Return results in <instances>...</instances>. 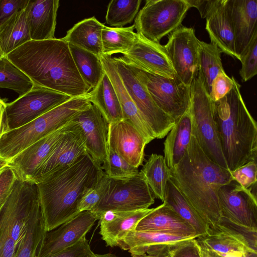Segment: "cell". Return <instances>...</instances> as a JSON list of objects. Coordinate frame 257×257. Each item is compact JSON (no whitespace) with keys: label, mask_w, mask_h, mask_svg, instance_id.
<instances>
[{"label":"cell","mask_w":257,"mask_h":257,"mask_svg":"<svg viewBox=\"0 0 257 257\" xmlns=\"http://www.w3.org/2000/svg\"><path fill=\"white\" fill-rule=\"evenodd\" d=\"M38 257V256H37Z\"/></svg>","instance_id":"e7e4bbea"},{"label":"cell","mask_w":257,"mask_h":257,"mask_svg":"<svg viewBox=\"0 0 257 257\" xmlns=\"http://www.w3.org/2000/svg\"><path fill=\"white\" fill-rule=\"evenodd\" d=\"M103 26L95 17L85 19L75 24L62 39L69 44L100 58L103 55L101 33Z\"/></svg>","instance_id":"f1b7e54d"},{"label":"cell","mask_w":257,"mask_h":257,"mask_svg":"<svg viewBox=\"0 0 257 257\" xmlns=\"http://www.w3.org/2000/svg\"><path fill=\"white\" fill-rule=\"evenodd\" d=\"M103 174L101 165L87 153L72 165L36 182L46 231L79 213L82 196L96 185Z\"/></svg>","instance_id":"3957f363"},{"label":"cell","mask_w":257,"mask_h":257,"mask_svg":"<svg viewBox=\"0 0 257 257\" xmlns=\"http://www.w3.org/2000/svg\"><path fill=\"white\" fill-rule=\"evenodd\" d=\"M205 19V29L210 42L214 43L222 52L236 58L228 0H215Z\"/></svg>","instance_id":"7402d4cb"},{"label":"cell","mask_w":257,"mask_h":257,"mask_svg":"<svg viewBox=\"0 0 257 257\" xmlns=\"http://www.w3.org/2000/svg\"><path fill=\"white\" fill-rule=\"evenodd\" d=\"M154 196L141 172L124 178H111L97 206L91 212L98 217L108 210L135 211L154 204Z\"/></svg>","instance_id":"9c48e42d"},{"label":"cell","mask_w":257,"mask_h":257,"mask_svg":"<svg viewBox=\"0 0 257 257\" xmlns=\"http://www.w3.org/2000/svg\"><path fill=\"white\" fill-rule=\"evenodd\" d=\"M164 202L191 226L198 237L207 233L208 228L205 222L170 178Z\"/></svg>","instance_id":"1f68e13d"},{"label":"cell","mask_w":257,"mask_h":257,"mask_svg":"<svg viewBox=\"0 0 257 257\" xmlns=\"http://www.w3.org/2000/svg\"><path fill=\"white\" fill-rule=\"evenodd\" d=\"M190 8L186 0H147L133 25L140 36L160 43L182 25Z\"/></svg>","instance_id":"ba28073f"},{"label":"cell","mask_w":257,"mask_h":257,"mask_svg":"<svg viewBox=\"0 0 257 257\" xmlns=\"http://www.w3.org/2000/svg\"><path fill=\"white\" fill-rule=\"evenodd\" d=\"M108 146L131 165L143 164L148 142L133 125L122 119L108 124Z\"/></svg>","instance_id":"ffe728a7"},{"label":"cell","mask_w":257,"mask_h":257,"mask_svg":"<svg viewBox=\"0 0 257 257\" xmlns=\"http://www.w3.org/2000/svg\"><path fill=\"white\" fill-rule=\"evenodd\" d=\"M198 42L193 28L181 25L164 45L177 77L189 86L198 71Z\"/></svg>","instance_id":"4fadbf2b"},{"label":"cell","mask_w":257,"mask_h":257,"mask_svg":"<svg viewBox=\"0 0 257 257\" xmlns=\"http://www.w3.org/2000/svg\"><path fill=\"white\" fill-rule=\"evenodd\" d=\"M5 56L0 46V58Z\"/></svg>","instance_id":"94428289"},{"label":"cell","mask_w":257,"mask_h":257,"mask_svg":"<svg viewBox=\"0 0 257 257\" xmlns=\"http://www.w3.org/2000/svg\"><path fill=\"white\" fill-rule=\"evenodd\" d=\"M198 43V76L209 94L213 80L219 72L224 71L220 57L222 52L213 42L199 40Z\"/></svg>","instance_id":"d6a6232c"},{"label":"cell","mask_w":257,"mask_h":257,"mask_svg":"<svg viewBox=\"0 0 257 257\" xmlns=\"http://www.w3.org/2000/svg\"><path fill=\"white\" fill-rule=\"evenodd\" d=\"M190 8H196L202 18H206L215 0H186Z\"/></svg>","instance_id":"816d5d0a"},{"label":"cell","mask_w":257,"mask_h":257,"mask_svg":"<svg viewBox=\"0 0 257 257\" xmlns=\"http://www.w3.org/2000/svg\"><path fill=\"white\" fill-rule=\"evenodd\" d=\"M243 257H257V253L246 252L243 254Z\"/></svg>","instance_id":"6f0895ef"},{"label":"cell","mask_w":257,"mask_h":257,"mask_svg":"<svg viewBox=\"0 0 257 257\" xmlns=\"http://www.w3.org/2000/svg\"><path fill=\"white\" fill-rule=\"evenodd\" d=\"M234 35L235 52L240 60L257 34V0H228Z\"/></svg>","instance_id":"44dd1931"},{"label":"cell","mask_w":257,"mask_h":257,"mask_svg":"<svg viewBox=\"0 0 257 257\" xmlns=\"http://www.w3.org/2000/svg\"><path fill=\"white\" fill-rule=\"evenodd\" d=\"M242 257H243V255H242Z\"/></svg>","instance_id":"be15d7a7"},{"label":"cell","mask_w":257,"mask_h":257,"mask_svg":"<svg viewBox=\"0 0 257 257\" xmlns=\"http://www.w3.org/2000/svg\"><path fill=\"white\" fill-rule=\"evenodd\" d=\"M71 98L65 94L34 85L29 92L6 103V132L28 123Z\"/></svg>","instance_id":"8fae6325"},{"label":"cell","mask_w":257,"mask_h":257,"mask_svg":"<svg viewBox=\"0 0 257 257\" xmlns=\"http://www.w3.org/2000/svg\"><path fill=\"white\" fill-rule=\"evenodd\" d=\"M96 257H118L114 254L111 253H105L102 254H96Z\"/></svg>","instance_id":"680465c9"},{"label":"cell","mask_w":257,"mask_h":257,"mask_svg":"<svg viewBox=\"0 0 257 257\" xmlns=\"http://www.w3.org/2000/svg\"><path fill=\"white\" fill-rule=\"evenodd\" d=\"M89 98L91 103L98 108L108 123L123 119L117 95L105 72L97 86L89 92Z\"/></svg>","instance_id":"f546056e"},{"label":"cell","mask_w":257,"mask_h":257,"mask_svg":"<svg viewBox=\"0 0 257 257\" xmlns=\"http://www.w3.org/2000/svg\"><path fill=\"white\" fill-rule=\"evenodd\" d=\"M153 208L135 211L108 210L99 217V234L106 246H117L119 241L129 231L136 230V227Z\"/></svg>","instance_id":"603a6c76"},{"label":"cell","mask_w":257,"mask_h":257,"mask_svg":"<svg viewBox=\"0 0 257 257\" xmlns=\"http://www.w3.org/2000/svg\"><path fill=\"white\" fill-rule=\"evenodd\" d=\"M192 137V115L190 106L175 121L164 143V159L170 169L182 159L188 148Z\"/></svg>","instance_id":"4316f807"},{"label":"cell","mask_w":257,"mask_h":257,"mask_svg":"<svg viewBox=\"0 0 257 257\" xmlns=\"http://www.w3.org/2000/svg\"><path fill=\"white\" fill-rule=\"evenodd\" d=\"M26 8L0 27V46L5 56L31 40Z\"/></svg>","instance_id":"4dcf8cb0"},{"label":"cell","mask_w":257,"mask_h":257,"mask_svg":"<svg viewBox=\"0 0 257 257\" xmlns=\"http://www.w3.org/2000/svg\"><path fill=\"white\" fill-rule=\"evenodd\" d=\"M135 257H157V256H151V255H148V254H144L143 255H140V256H135ZM165 257H170V256L169 255H168L167 256H165Z\"/></svg>","instance_id":"91938a15"},{"label":"cell","mask_w":257,"mask_h":257,"mask_svg":"<svg viewBox=\"0 0 257 257\" xmlns=\"http://www.w3.org/2000/svg\"><path fill=\"white\" fill-rule=\"evenodd\" d=\"M69 47L81 77L91 90L94 89L104 73L100 58L75 46L69 44Z\"/></svg>","instance_id":"d590c367"},{"label":"cell","mask_w":257,"mask_h":257,"mask_svg":"<svg viewBox=\"0 0 257 257\" xmlns=\"http://www.w3.org/2000/svg\"><path fill=\"white\" fill-rule=\"evenodd\" d=\"M70 121L79 128L87 153L101 166L106 164L109 152V123L98 108L92 104Z\"/></svg>","instance_id":"9a60e30c"},{"label":"cell","mask_w":257,"mask_h":257,"mask_svg":"<svg viewBox=\"0 0 257 257\" xmlns=\"http://www.w3.org/2000/svg\"><path fill=\"white\" fill-rule=\"evenodd\" d=\"M170 170V179L208 230L215 227L221 217L218 192L233 181L231 172L211 160L192 135L184 156Z\"/></svg>","instance_id":"7a4b0ae2"},{"label":"cell","mask_w":257,"mask_h":257,"mask_svg":"<svg viewBox=\"0 0 257 257\" xmlns=\"http://www.w3.org/2000/svg\"><path fill=\"white\" fill-rule=\"evenodd\" d=\"M129 64L157 106L175 121L189 108L190 86L185 85L177 77L174 79L166 78Z\"/></svg>","instance_id":"7c38bea8"},{"label":"cell","mask_w":257,"mask_h":257,"mask_svg":"<svg viewBox=\"0 0 257 257\" xmlns=\"http://www.w3.org/2000/svg\"><path fill=\"white\" fill-rule=\"evenodd\" d=\"M41 206L37 184L17 178L0 207V257H15L30 220Z\"/></svg>","instance_id":"5b68a950"},{"label":"cell","mask_w":257,"mask_h":257,"mask_svg":"<svg viewBox=\"0 0 257 257\" xmlns=\"http://www.w3.org/2000/svg\"><path fill=\"white\" fill-rule=\"evenodd\" d=\"M235 78L229 77L225 72H219L213 80L209 96L213 102H216L227 95L233 88Z\"/></svg>","instance_id":"bcb514c9"},{"label":"cell","mask_w":257,"mask_h":257,"mask_svg":"<svg viewBox=\"0 0 257 257\" xmlns=\"http://www.w3.org/2000/svg\"><path fill=\"white\" fill-rule=\"evenodd\" d=\"M49 257H96L86 236L77 242Z\"/></svg>","instance_id":"7dc6e473"},{"label":"cell","mask_w":257,"mask_h":257,"mask_svg":"<svg viewBox=\"0 0 257 257\" xmlns=\"http://www.w3.org/2000/svg\"><path fill=\"white\" fill-rule=\"evenodd\" d=\"M235 79L232 90L214 102V119L223 155L231 172L256 161L257 124L242 97Z\"/></svg>","instance_id":"277c9868"},{"label":"cell","mask_w":257,"mask_h":257,"mask_svg":"<svg viewBox=\"0 0 257 257\" xmlns=\"http://www.w3.org/2000/svg\"><path fill=\"white\" fill-rule=\"evenodd\" d=\"M134 26L114 28L104 25L101 33L103 55L111 56L130 50L138 38Z\"/></svg>","instance_id":"e575fe53"},{"label":"cell","mask_w":257,"mask_h":257,"mask_svg":"<svg viewBox=\"0 0 257 257\" xmlns=\"http://www.w3.org/2000/svg\"><path fill=\"white\" fill-rule=\"evenodd\" d=\"M196 238L179 242L172 245L170 257H200Z\"/></svg>","instance_id":"c3c4849f"},{"label":"cell","mask_w":257,"mask_h":257,"mask_svg":"<svg viewBox=\"0 0 257 257\" xmlns=\"http://www.w3.org/2000/svg\"><path fill=\"white\" fill-rule=\"evenodd\" d=\"M138 35L132 48L123 54V59L131 65L149 73L175 78V72L164 46Z\"/></svg>","instance_id":"e0dca14e"},{"label":"cell","mask_w":257,"mask_h":257,"mask_svg":"<svg viewBox=\"0 0 257 257\" xmlns=\"http://www.w3.org/2000/svg\"><path fill=\"white\" fill-rule=\"evenodd\" d=\"M91 104L88 94L72 98L28 123L4 133L0 137V157L9 161L31 145L65 126Z\"/></svg>","instance_id":"8992f818"},{"label":"cell","mask_w":257,"mask_h":257,"mask_svg":"<svg viewBox=\"0 0 257 257\" xmlns=\"http://www.w3.org/2000/svg\"><path fill=\"white\" fill-rule=\"evenodd\" d=\"M136 230L198 237L191 226L164 202L142 218Z\"/></svg>","instance_id":"484cf974"},{"label":"cell","mask_w":257,"mask_h":257,"mask_svg":"<svg viewBox=\"0 0 257 257\" xmlns=\"http://www.w3.org/2000/svg\"><path fill=\"white\" fill-rule=\"evenodd\" d=\"M59 0H29L26 9L31 40L55 38Z\"/></svg>","instance_id":"d4e9b609"},{"label":"cell","mask_w":257,"mask_h":257,"mask_svg":"<svg viewBox=\"0 0 257 257\" xmlns=\"http://www.w3.org/2000/svg\"><path fill=\"white\" fill-rule=\"evenodd\" d=\"M196 237L162 232L134 230L124 236L119 241L117 246L122 250H127L132 257H135L145 254L147 249L152 246L172 245Z\"/></svg>","instance_id":"83f0119b"},{"label":"cell","mask_w":257,"mask_h":257,"mask_svg":"<svg viewBox=\"0 0 257 257\" xmlns=\"http://www.w3.org/2000/svg\"><path fill=\"white\" fill-rule=\"evenodd\" d=\"M101 169L108 177L111 178H128L139 172L138 168L129 164L110 148L107 161L101 166Z\"/></svg>","instance_id":"b9f144b4"},{"label":"cell","mask_w":257,"mask_h":257,"mask_svg":"<svg viewBox=\"0 0 257 257\" xmlns=\"http://www.w3.org/2000/svg\"><path fill=\"white\" fill-rule=\"evenodd\" d=\"M243 253L240 251H235L229 253L223 257H242Z\"/></svg>","instance_id":"11a10c76"},{"label":"cell","mask_w":257,"mask_h":257,"mask_svg":"<svg viewBox=\"0 0 257 257\" xmlns=\"http://www.w3.org/2000/svg\"><path fill=\"white\" fill-rule=\"evenodd\" d=\"M231 174L233 181L245 189H251L256 184V161L248 162L231 171Z\"/></svg>","instance_id":"f6af8a7d"},{"label":"cell","mask_w":257,"mask_h":257,"mask_svg":"<svg viewBox=\"0 0 257 257\" xmlns=\"http://www.w3.org/2000/svg\"><path fill=\"white\" fill-rule=\"evenodd\" d=\"M141 0H112L108 5L105 22L114 28H122L136 17Z\"/></svg>","instance_id":"f35d334b"},{"label":"cell","mask_w":257,"mask_h":257,"mask_svg":"<svg viewBox=\"0 0 257 257\" xmlns=\"http://www.w3.org/2000/svg\"><path fill=\"white\" fill-rule=\"evenodd\" d=\"M86 153L81 133L77 125L70 121L68 129L38 169L34 181L72 165Z\"/></svg>","instance_id":"ac0fdd59"},{"label":"cell","mask_w":257,"mask_h":257,"mask_svg":"<svg viewBox=\"0 0 257 257\" xmlns=\"http://www.w3.org/2000/svg\"><path fill=\"white\" fill-rule=\"evenodd\" d=\"M218 199L221 217L257 230V200L251 189L232 181L219 189Z\"/></svg>","instance_id":"5bb4252c"},{"label":"cell","mask_w":257,"mask_h":257,"mask_svg":"<svg viewBox=\"0 0 257 257\" xmlns=\"http://www.w3.org/2000/svg\"><path fill=\"white\" fill-rule=\"evenodd\" d=\"M34 85L6 56L0 58V87L13 90L21 96L29 92Z\"/></svg>","instance_id":"74e56055"},{"label":"cell","mask_w":257,"mask_h":257,"mask_svg":"<svg viewBox=\"0 0 257 257\" xmlns=\"http://www.w3.org/2000/svg\"><path fill=\"white\" fill-rule=\"evenodd\" d=\"M141 172L154 196L164 202L167 185L170 177V170L164 156L152 154Z\"/></svg>","instance_id":"836d02e7"},{"label":"cell","mask_w":257,"mask_h":257,"mask_svg":"<svg viewBox=\"0 0 257 257\" xmlns=\"http://www.w3.org/2000/svg\"><path fill=\"white\" fill-rule=\"evenodd\" d=\"M64 127L31 145L11 159L8 163L17 177L23 181H34L36 174L68 129Z\"/></svg>","instance_id":"d6986e66"},{"label":"cell","mask_w":257,"mask_h":257,"mask_svg":"<svg viewBox=\"0 0 257 257\" xmlns=\"http://www.w3.org/2000/svg\"><path fill=\"white\" fill-rule=\"evenodd\" d=\"M1 97H0V100H1Z\"/></svg>","instance_id":"6125c7cd"},{"label":"cell","mask_w":257,"mask_h":257,"mask_svg":"<svg viewBox=\"0 0 257 257\" xmlns=\"http://www.w3.org/2000/svg\"><path fill=\"white\" fill-rule=\"evenodd\" d=\"M5 104V101L1 99L0 100V137L6 132Z\"/></svg>","instance_id":"f5cc1de1"},{"label":"cell","mask_w":257,"mask_h":257,"mask_svg":"<svg viewBox=\"0 0 257 257\" xmlns=\"http://www.w3.org/2000/svg\"><path fill=\"white\" fill-rule=\"evenodd\" d=\"M100 59L103 70L112 82L117 95L123 119L136 128L149 144L155 139L154 136L127 91L118 74L113 57L102 55Z\"/></svg>","instance_id":"cb8c5ba5"},{"label":"cell","mask_w":257,"mask_h":257,"mask_svg":"<svg viewBox=\"0 0 257 257\" xmlns=\"http://www.w3.org/2000/svg\"><path fill=\"white\" fill-rule=\"evenodd\" d=\"M215 229L234 239L248 252L257 253V230L249 228L221 217Z\"/></svg>","instance_id":"60d3db41"},{"label":"cell","mask_w":257,"mask_h":257,"mask_svg":"<svg viewBox=\"0 0 257 257\" xmlns=\"http://www.w3.org/2000/svg\"><path fill=\"white\" fill-rule=\"evenodd\" d=\"M195 239L205 248L221 257L235 251L248 252L240 243L215 229H209L206 234Z\"/></svg>","instance_id":"ab89813d"},{"label":"cell","mask_w":257,"mask_h":257,"mask_svg":"<svg viewBox=\"0 0 257 257\" xmlns=\"http://www.w3.org/2000/svg\"><path fill=\"white\" fill-rule=\"evenodd\" d=\"M29 0H0V27L15 14L25 8Z\"/></svg>","instance_id":"f907efd6"},{"label":"cell","mask_w":257,"mask_h":257,"mask_svg":"<svg viewBox=\"0 0 257 257\" xmlns=\"http://www.w3.org/2000/svg\"><path fill=\"white\" fill-rule=\"evenodd\" d=\"M9 163V161L0 157V170L3 168L4 167L8 166Z\"/></svg>","instance_id":"9f6ffc18"},{"label":"cell","mask_w":257,"mask_h":257,"mask_svg":"<svg viewBox=\"0 0 257 257\" xmlns=\"http://www.w3.org/2000/svg\"><path fill=\"white\" fill-rule=\"evenodd\" d=\"M109 180L104 172L96 185L87 191L82 196L79 204V211H92L101 201Z\"/></svg>","instance_id":"7bdbcfd3"},{"label":"cell","mask_w":257,"mask_h":257,"mask_svg":"<svg viewBox=\"0 0 257 257\" xmlns=\"http://www.w3.org/2000/svg\"><path fill=\"white\" fill-rule=\"evenodd\" d=\"M17 177L8 165L0 170V207L6 201Z\"/></svg>","instance_id":"681fc988"},{"label":"cell","mask_w":257,"mask_h":257,"mask_svg":"<svg viewBox=\"0 0 257 257\" xmlns=\"http://www.w3.org/2000/svg\"><path fill=\"white\" fill-rule=\"evenodd\" d=\"M6 56L34 85L71 98L91 90L76 68L69 43L62 38L30 40Z\"/></svg>","instance_id":"6da1fadb"},{"label":"cell","mask_w":257,"mask_h":257,"mask_svg":"<svg viewBox=\"0 0 257 257\" xmlns=\"http://www.w3.org/2000/svg\"><path fill=\"white\" fill-rule=\"evenodd\" d=\"M97 220L94 213L82 211L55 229L46 231L38 257H49L73 245L86 235Z\"/></svg>","instance_id":"2e32d148"},{"label":"cell","mask_w":257,"mask_h":257,"mask_svg":"<svg viewBox=\"0 0 257 257\" xmlns=\"http://www.w3.org/2000/svg\"><path fill=\"white\" fill-rule=\"evenodd\" d=\"M113 59L127 91L155 138H164L174 125L175 120L157 106L130 64L122 56L114 57Z\"/></svg>","instance_id":"30bf717a"},{"label":"cell","mask_w":257,"mask_h":257,"mask_svg":"<svg viewBox=\"0 0 257 257\" xmlns=\"http://www.w3.org/2000/svg\"><path fill=\"white\" fill-rule=\"evenodd\" d=\"M46 232L42 207L35 213L15 257H37Z\"/></svg>","instance_id":"8d00e7d4"},{"label":"cell","mask_w":257,"mask_h":257,"mask_svg":"<svg viewBox=\"0 0 257 257\" xmlns=\"http://www.w3.org/2000/svg\"><path fill=\"white\" fill-rule=\"evenodd\" d=\"M196 242L199 248L200 257H221L216 253L207 249L199 244L197 241Z\"/></svg>","instance_id":"db71d44e"},{"label":"cell","mask_w":257,"mask_h":257,"mask_svg":"<svg viewBox=\"0 0 257 257\" xmlns=\"http://www.w3.org/2000/svg\"><path fill=\"white\" fill-rule=\"evenodd\" d=\"M190 88L192 135L211 160L229 170L222 152L214 119V102L211 99L198 73L194 77Z\"/></svg>","instance_id":"52a82bcc"},{"label":"cell","mask_w":257,"mask_h":257,"mask_svg":"<svg viewBox=\"0 0 257 257\" xmlns=\"http://www.w3.org/2000/svg\"><path fill=\"white\" fill-rule=\"evenodd\" d=\"M241 67L239 74L243 82H246L257 74V34L250 43L239 60Z\"/></svg>","instance_id":"ee69618b"}]
</instances>
